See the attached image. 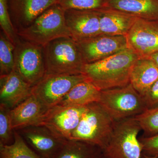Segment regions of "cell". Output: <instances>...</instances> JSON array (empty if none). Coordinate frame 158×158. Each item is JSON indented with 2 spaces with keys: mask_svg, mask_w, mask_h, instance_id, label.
Returning a JSON list of instances; mask_svg holds the SVG:
<instances>
[{
  "mask_svg": "<svg viewBox=\"0 0 158 158\" xmlns=\"http://www.w3.org/2000/svg\"><path fill=\"white\" fill-rule=\"evenodd\" d=\"M32 86L15 69L0 76V105L12 110L32 95Z\"/></svg>",
  "mask_w": 158,
  "mask_h": 158,
  "instance_id": "obj_15",
  "label": "cell"
},
{
  "mask_svg": "<svg viewBox=\"0 0 158 158\" xmlns=\"http://www.w3.org/2000/svg\"><path fill=\"white\" fill-rule=\"evenodd\" d=\"M58 4L65 10H98L106 6V0H59Z\"/></svg>",
  "mask_w": 158,
  "mask_h": 158,
  "instance_id": "obj_27",
  "label": "cell"
},
{
  "mask_svg": "<svg viewBox=\"0 0 158 158\" xmlns=\"http://www.w3.org/2000/svg\"><path fill=\"white\" fill-rule=\"evenodd\" d=\"M16 131L40 158H55L68 140L57 136L44 125L33 126Z\"/></svg>",
  "mask_w": 158,
  "mask_h": 158,
  "instance_id": "obj_10",
  "label": "cell"
},
{
  "mask_svg": "<svg viewBox=\"0 0 158 158\" xmlns=\"http://www.w3.org/2000/svg\"><path fill=\"white\" fill-rule=\"evenodd\" d=\"M140 18L158 20V0H106V6Z\"/></svg>",
  "mask_w": 158,
  "mask_h": 158,
  "instance_id": "obj_19",
  "label": "cell"
},
{
  "mask_svg": "<svg viewBox=\"0 0 158 158\" xmlns=\"http://www.w3.org/2000/svg\"><path fill=\"white\" fill-rule=\"evenodd\" d=\"M45 74H82L85 63L77 43L71 37H63L43 47Z\"/></svg>",
  "mask_w": 158,
  "mask_h": 158,
  "instance_id": "obj_2",
  "label": "cell"
},
{
  "mask_svg": "<svg viewBox=\"0 0 158 158\" xmlns=\"http://www.w3.org/2000/svg\"><path fill=\"white\" fill-rule=\"evenodd\" d=\"M12 23L18 33L29 27L59 0H7Z\"/></svg>",
  "mask_w": 158,
  "mask_h": 158,
  "instance_id": "obj_14",
  "label": "cell"
},
{
  "mask_svg": "<svg viewBox=\"0 0 158 158\" xmlns=\"http://www.w3.org/2000/svg\"><path fill=\"white\" fill-rule=\"evenodd\" d=\"M65 11L58 3L52 5L18 35L24 40L42 47L57 38L71 37L65 23Z\"/></svg>",
  "mask_w": 158,
  "mask_h": 158,
  "instance_id": "obj_4",
  "label": "cell"
},
{
  "mask_svg": "<svg viewBox=\"0 0 158 158\" xmlns=\"http://www.w3.org/2000/svg\"><path fill=\"white\" fill-rule=\"evenodd\" d=\"M148 109L158 106V80L143 96Z\"/></svg>",
  "mask_w": 158,
  "mask_h": 158,
  "instance_id": "obj_29",
  "label": "cell"
},
{
  "mask_svg": "<svg viewBox=\"0 0 158 158\" xmlns=\"http://www.w3.org/2000/svg\"><path fill=\"white\" fill-rule=\"evenodd\" d=\"M65 19L71 37L76 42L90 39L101 34L97 10L66 9Z\"/></svg>",
  "mask_w": 158,
  "mask_h": 158,
  "instance_id": "obj_13",
  "label": "cell"
},
{
  "mask_svg": "<svg viewBox=\"0 0 158 158\" xmlns=\"http://www.w3.org/2000/svg\"><path fill=\"white\" fill-rule=\"evenodd\" d=\"M143 154L150 156L158 158V134L155 135L139 138Z\"/></svg>",
  "mask_w": 158,
  "mask_h": 158,
  "instance_id": "obj_28",
  "label": "cell"
},
{
  "mask_svg": "<svg viewBox=\"0 0 158 158\" xmlns=\"http://www.w3.org/2000/svg\"><path fill=\"white\" fill-rule=\"evenodd\" d=\"M101 90L91 82L85 81L75 86L58 105L70 106H86L98 102Z\"/></svg>",
  "mask_w": 158,
  "mask_h": 158,
  "instance_id": "obj_20",
  "label": "cell"
},
{
  "mask_svg": "<svg viewBox=\"0 0 158 158\" xmlns=\"http://www.w3.org/2000/svg\"><path fill=\"white\" fill-rule=\"evenodd\" d=\"M144 131L145 137L155 135L158 134V106L147 109L135 117Z\"/></svg>",
  "mask_w": 158,
  "mask_h": 158,
  "instance_id": "obj_24",
  "label": "cell"
},
{
  "mask_svg": "<svg viewBox=\"0 0 158 158\" xmlns=\"http://www.w3.org/2000/svg\"><path fill=\"white\" fill-rule=\"evenodd\" d=\"M87 80L83 74L72 75L45 74L33 86L32 94L49 109L58 105L75 86Z\"/></svg>",
  "mask_w": 158,
  "mask_h": 158,
  "instance_id": "obj_8",
  "label": "cell"
},
{
  "mask_svg": "<svg viewBox=\"0 0 158 158\" xmlns=\"http://www.w3.org/2000/svg\"><path fill=\"white\" fill-rule=\"evenodd\" d=\"M98 103L116 121L135 117L148 109L143 96L130 83L101 90Z\"/></svg>",
  "mask_w": 158,
  "mask_h": 158,
  "instance_id": "obj_5",
  "label": "cell"
},
{
  "mask_svg": "<svg viewBox=\"0 0 158 158\" xmlns=\"http://www.w3.org/2000/svg\"><path fill=\"white\" fill-rule=\"evenodd\" d=\"M76 43L85 64L98 62L128 48L126 36L100 34Z\"/></svg>",
  "mask_w": 158,
  "mask_h": 158,
  "instance_id": "obj_11",
  "label": "cell"
},
{
  "mask_svg": "<svg viewBox=\"0 0 158 158\" xmlns=\"http://www.w3.org/2000/svg\"><path fill=\"white\" fill-rule=\"evenodd\" d=\"M0 158H40L14 130V141L9 145L0 144Z\"/></svg>",
  "mask_w": 158,
  "mask_h": 158,
  "instance_id": "obj_22",
  "label": "cell"
},
{
  "mask_svg": "<svg viewBox=\"0 0 158 158\" xmlns=\"http://www.w3.org/2000/svg\"><path fill=\"white\" fill-rule=\"evenodd\" d=\"M100 34L112 36H126L138 17L116 9L104 7L97 10Z\"/></svg>",
  "mask_w": 158,
  "mask_h": 158,
  "instance_id": "obj_17",
  "label": "cell"
},
{
  "mask_svg": "<svg viewBox=\"0 0 158 158\" xmlns=\"http://www.w3.org/2000/svg\"><path fill=\"white\" fill-rule=\"evenodd\" d=\"M10 109L0 105V144L9 145L14 141V130L11 125Z\"/></svg>",
  "mask_w": 158,
  "mask_h": 158,
  "instance_id": "obj_26",
  "label": "cell"
},
{
  "mask_svg": "<svg viewBox=\"0 0 158 158\" xmlns=\"http://www.w3.org/2000/svg\"><path fill=\"white\" fill-rule=\"evenodd\" d=\"M150 58L152 59L153 62L155 63L156 65L158 67V52L152 54V56H150Z\"/></svg>",
  "mask_w": 158,
  "mask_h": 158,
  "instance_id": "obj_30",
  "label": "cell"
},
{
  "mask_svg": "<svg viewBox=\"0 0 158 158\" xmlns=\"http://www.w3.org/2000/svg\"><path fill=\"white\" fill-rule=\"evenodd\" d=\"M141 130L135 117L116 121L110 141L102 150V158H143L138 138Z\"/></svg>",
  "mask_w": 158,
  "mask_h": 158,
  "instance_id": "obj_6",
  "label": "cell"
},
{
  "mask_svg": "<svg viewBox=\"0 0 158 158\" xmlns=\"http://www.w3.org/2000/svg\"><path fill=\"white\" fill-rule=\"evenodd\" d=\"M43 47L21 38L15 47L14 69L32 87L45 75Z\"/></svg>",
  "mask_w": 158,
  "mask_h": 158,
  "instance_id": "obj_7",
  "label": "cell"
},
{
  "mask_svg": "<svg viewBox=\"0 0 158 158\" xmlns=\"http://www.w3.org/2000/svg\"><path fill=\"white\" fill-rule=\"evenodd\" d=\"M0 25L2 32L15 46L20 38L12 23L7 0H0Z\"/></svg>",
  "mask_w": 158,
  "mask_h": 158,
  "instance_id": "obj_25",
  "label": "cell"
},
{
  "mask_svg": "<svg viewBox=\"0 0 158 158\" xmlns=\"http://www.w3.org/2000/svg\"><path fill=\"white\" fill-rule=\"evenodd\" d=\"M126 37L128 48L139 58H149L158 52V20L138 18Z\"/></svg>",
  "mask_w": 158,
  "mask_h": 158,
  "instance_id": "obj_9",
  "label": "cell"
},
{
  "mask_svg": "<svg viewBox=\"0 0 158 158\" xmlns=\"http://www.w3.org/2000/svg\"><path fill=\"white\" fill-rule=\"evenodd\" d=\"M48 109L32 94L10 110L12 128L17 131L33 126L42 125Z\"/></svg>",
  "mask_w": 158,
  "mask_h": 158,
  "instance_id": "obj_16",
  "label": "cell"
},
{
  "mask_svg": "<svg viewBox=\"0 0 158 158\" xmlns=\"http://www.w3.org/2000/svg\"><path fill=\"white\" fill-rule=\"evenodd\" d=\"M158 80V67L150 58H139L131 70L130 83L142 96Z\"/></svg>",
  "mask_w": 158,
  "mask_h": 158,
  "instance_id": "obj_18",
  "label": "cell"
},
{
  "mask_svg": "<svg viewBox=\"0 0 158 158\" xmlns=\"http://www.w3.org/2000/svg\"><path fill=\"white\" fill-rule=\"evenodd\" d=\"M139 58L127 48L98 62L85 64L82 73L100 90L123 87L129 84L131 70Z\"/></svg>",
  "mask_w": 158,
  "mask_h": 158,
  "instance_id": "obj_1",
  "label": "cell"
},
{
  "mask_svg": "<svg viewBox=\"0 0 158 158\" xmlns=\"http://www.w3.org/2000/svg\"><path fill=\"white\" fill-rule=\"evenodd\" d=\"M55 158H102V150L85 141L69 139Z\"/></svg>",
  "mask_w": 158,
  "mask_h": 158,
  "instance_id": "obj_21",
  "label": "cell"
},
{
  "mask_svg": "<svg viewBox=\"0 0 158 158\" xmlns=\"http://www.w3.org/2000/svg\"><path fill=\"white\" fill-rule=\"evenodd\" d=\"M86 106L56 105L48 110L42 125L57 136L69 140L77 127Z\"/></svg>",
  "mask_w": 158,
  "mask_h": 158,
  "instance_id": "obj_12",
  "label": "cell"
},
{
  "mask_svg": "<svg viewBox=\"0 0 158 158\" xmlns=\"http://www.w3.org/2000/svg\"><path fill=\"white\" fill-rule=\"evenodd\" d=\"M15 46L2 31L0 35V76L9 74L15 68Z\"/></svg>",
  "mask_w": 158,
  "mask_h": 158,
  "instance_id": "obj_23",
  "label": "cell"
},
{
  "mask_svg": "<svg viewBox=\"0 0 158 158\" xmlns=\"http://www.w3.org/2000/svg\"><path fill=\"white\" fill-rule=\"evenodd\" d=\"M143 158H156L150 156L145 155L143 154Z\"/></svg>",
  "mask_w": 158,
  "mask_h": 158,
  "instance_id": "obj_31",
  "label": "cell"
},
{
  "mask_svg": "<svg viewBox=\"0 0 158 158\" xmlns=\"http://www.w3.org/2000/svg\"><path fill=\"white\" fill-rule=\"evenodd\" d=\"M116 122L98 102L90 104L70 139L85 141L102 150L110 141Z\"/></svg>",
  "mask_w": 158,
  "mask_h": 158,
  "instance_id": "obj_3",
  "label": "cell"
}]
</instances>
